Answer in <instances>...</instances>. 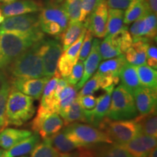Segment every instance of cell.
<instances>
[{"label":"cell","instance_id":"6da1fadb","mask_svg":"<svg viewBox=\"0 0 157 157\" xmlns=\"http://www.w3.org/2000/svg\"><path fill=\"white\" fill-rule=\"evenodd\" d=\"M44 38L42 31L34 34L0 31V69L5 71L17 58Z\"/></svg>","mask_w":157,"mask_h":157},{"label":"cell","instance_id":"7a4b0ae2","mask_svg":"<svg viewBox=\"0 0 157 157\" xmlns=\"http://www.w3.org/2000/svg\"><path fill=\"white\" fill-rule=\"evenodd\" d=\"M40 41L25 51L7 68L5 72L10 75V78H42L44 76L42 60L39 52Z\"/></svg>","mask_w":157,"mask_h":157},{"label":"cell","instance_id":"3957f363","mask_svg":"<svg viewBox=\"0 0 157 157\" xmlns=\"http://www.w3.org/2000/svg\"><path fill=\"white\" fill-rule=\"evenodd\" d=\"M34 113V99L11 87L6 104V117L8 124L21 126L30 120Z\"/></svg>","mask_w":157,"mask_h":157},{"label":"cell","instance_id":"277c9868","mask_svg":"<svg viewBox=\"0 0 157 157\" xmlns=\"http://www.w3.org/2000/svg\"><path fill=\"white\" fill-rule=\"evenodd\" d=\"M65 134L79 147L97 146L101 143H112L109 135L97 127L86 124L74 122L65 126Z\"/></svg>","mask_w":157,"mask_h":157},{"label":"cell","instance_id":"5b68a950","mask_svg":"<svg viewBox=\"0 0 157 157\" xmlns=\"http://www.w3.org/2000/svg\"><path fill=\"white\" fill-rule=\"evenodd\" d=\"M137 116L134 98L122 85L113 89L106 117L111 120H128Z\"/></svg>","mask_w":157,"mask_h":157},{"label":"cell","instance_id":"8992f818","mask_svg":"<svg viewBox=\"0 0 157 157\" xmlns=\"http://www.w3.org/2000/svg\"><path fill=\"white\" fill-rule=\"evenodd\" d=\"M101 130L109 135L113 143L124 144L140 134L139 124L134 119L111 120L105 117L98 125Z\"/></svg>","mask_w":157,"mask_h":157},{"label":"cell","instance_id":"52a82bcc","mask_svg":"<svg viewBox=\"0 0 157 157\" xmlns=\"http://www.w3.org/2000/svg\"><path fill=\"white\" fill-rule=\"evenodd\" d=\"M39 52L42 60L44 76L50 78L57 71L59 58L63 53L61 43L56 39L44 38L40 41Z\"/></svg>","mask_w":157,"mask_h":157},{"label":"cell","instance_id":"ba28073f","mask_svg":"<svg viewBox=\"0 0 157 157\" xmlns=\"http://www.w3.org/2000/svg\"><path fill=\"white\" fill-rule=\"evenodd\" d=\"M0 31L34 34L42 31L38 14H24L8 17L0 24Z\"/></svg>","mask_w":157,"mask_h":157},{"label":"cell","instance_id":"9c48e42d","mask_svg":"<svg viewBox=\"0 0 157 157\" xmlns=\"http://www.w3.org/2000/svg\"><path fill=\"white\" fill-rule=\"evenodd\" d=\"M156 14L148 10L133 22L129 28V33L133 41L140 38H146L153 41L156 37Z\"/></svg>","mask_w":157,"mask_h":157},{"label":"cell","instance_id":"30bf717a","mask_svg":"<svg viewBox=\"0 0 157 157\" xmlns=\"http://www.w3.org/2000/svg\"><path fill=\"white\" fill-rule=\"evenodd\" d=\"M108 5L105 0H101L87 19L84 25L97 38H103L106 35Z\"/></svg>","mask_w":157,"mask_h":157},{"label":"cell","instance_id":"8fae6325","mask_svg":"<svg viewBox=\"0 0 157 157\" xmlns=\"http://www.w3.org/2000/svg\"><path fill=\"white\" fill-rule=\"evenodd\" d=\"M50 78H10V85L18 91L39 100L42 95L45 84Z\"/></svg>","mask_w":157,"mask_h":157},{"label":"cell","instance_id":"7c38bea8","mask_svg":"<svg viewBox=\"0 0 157 157\" xmlns=\"http://www.w3.org/2000/svg\"><path fill=\"white\" fill-rule=\"evenodd\" d=\"M114 89V86L108 87L105 93L97 98V103L94 109L84 110L86 121L92 126L98 127V125L105 117H106L111 104V93Z\"/></svg>","mask_w":157,"mask_h":157},{"label":"cell","instance_id":"4fadbf2b","mask_svg":"<svg viewBox=\"0 0 157 157\" xmlns=\"http://www.w3.org/2000/svg\"><path fill=\"white\" fill-rule=\"evenodd\" d=\"M156 137L139 134L129 142L121 145L133 157H148L151 151L156 147Z\"/></svg>","mask_w":157,"mask_h":157},{"label":"cell","instance_id":"5bb4252c","mask_svg":"<svg viewBox=\"0 0 157 157\" xmlns=\"http://www.w3.org/2000/svg\"><path fill=\"white\" fill-rule=\"evenodd\" d=\"M43 5L36 0H14L0 6L5 17L34 13L41 11Z\"/></svg>","mask_w":157,"mask_h":157},{"label":"cell","instance_id":"9a60e30c","mask_svg":"<svg viewBox=\"0 0 157 157\" xmlns=\"http://www.w3.org/2000/svg\"><path fill=\"white\" fill-rule=\"evenodd\" d=\"M132 96L137 111L140 115L147 114L156 109V90L141 86Z\"/></svg>","mask_w":157,"mask_h":157},{"label":"cell","instance_id":"2e32d148","mask_svg":"<svg viewBox=\"0 0 157 157\" xmlns=\"http://www.w3.org/2000/svg\"><path fill=\"white\" fill-rule=\"evenodd\" d=\"M39 23L52 22L61 26L63 31L69 22L67 14L61 4H55L50 2L46 6H43L39 14Z\"/></svg>","mask_w":157,"mask_h":157},{"label":"cell","instance_id":"e0dca14e","mask_svg":"<svg viewBox=\"0 0 157 157\" xmlns=\"http://www.w3.org/2000/svg\"><path fill=\"white\" fill-rule=\"evenodd\" d=\"M100 40L98 39H94L92 44V48L87 58L84 60V72L83 76L78 83L76 84V90H80L84 83L87 81L92 76L95 74L96 70L99 66L101 61V57L100 54Z\"/></svg>","mask_w":157,"mask_h":157},{"label":"cell","instance_id":"ac0fdd59","mask_svg":"<svg viewBox=\"0 0 157 157\" xmlns=\"http://www.w3.org/2000/svg\"><path fill=\"white\" fill-rule=\"evenodd\" d=\"M151 42L146 38L133 41L132 46L125 52L127 62L135 66L146 64V52Z\"/></svg>","mask_w":157,"mask_h":157},{"label":"cell","instance_id":"d6986e66","mask_svg":"<svg viewBox=\"0 0 157 157\" xmlns=\"http://www.w3.org/2000/svg\"><path fill=\"white\" fill-rule=\"evenodd\" d=\"M40 140V135L37 132L19 142L7 150L4 151L2 157H18L29 154Z\"/></svg>","mask_w":157,"mask_h":157},{"label":"cell","instance_id":"ffe728a7","mask_svg":"<svg viewBox=\"0 0 157 157\" xmlns=\"http://www.w3.org/2000/svg\"><path fill=\"white\" fill-rule=\"evenodd\" d=\"M32 135L31 131L15 128H5L0 132V147L7 150Z\"/></svg>","mask_w":157,"mask_h":157},{"label":"cell","instance_id":"44dd1931","mask_svg":"<svg viewBox=\"0 0 157 157\" xmlns=\"http://www.w3.org/2000/svg\"><path fill=\"white\" fill-rule=\"evenodd\" d=\"M119 79L121 82V85L129 92L131 95L141 87L137 76L136 67L135 66L126 63L119 73Z\"/></svg>","mask_w":157,"mask_h":157},{"label":"cell","instance_id":"7402d4cb","mask_svg":"<svg viewBox=\"0 0 157 157\" xmlns=\"http://www.w3.org/2000/svg\"><path fill=\"white\" fill-rule=\"evenodd\" d=\"M43 141L50 144L56 151L61 154L73 151L76 149L81 148L73 141L71 140L63 130L59 131L56 134L44 139Z\"/></svg>","mask_w":157,"mask_h":157},{"label":"cell","instance_id":"603a6c76","mask_svg":"<svg viewBox=\"0 0 157 157\" xmlns=\"http://www.w3.org/2000/svg\"><path fill=\"white\" fill-rule=\"evenodd\" d=\"M63 126V120L60 116L58 113H53L49 115L43 120L38 132L44 140L56 134L57 132L60 131Z\"/></svg>","mask_w":157,"mask_h":157},{"label":"cell","instance_id":"cb8c5ba5","mask_svg":"<svg viewBox=\"0 0 157 157\" xmlns=\"http://www.w3.org/2000/svg\"><path fill=\"white\" fill-rule=\"evenodd\" d=\"M86 28L84 23L82 21L68 22V24L63 32L60 34V40L63 51H65L78 38L84 29Z\"/></svg>","mask_w":157,"mask_h":157},{"label":"cell","instance_id":"d4e9b609","mask_svg":"<svg viewBox=\"0 0 157 157\" xmlns=\"http://www.w3.org/2000/svg\"><path fill=\"white\" fill-rule=\"evenodd\" d=\"M134 120L139 124L140 133L154 137H157V117L156 109L144 115L137 116Z\"/></svg>","mask_w":157,"mask_h":157},{"label":"cell","instance_id":"484cf974","mask_svg":"<svg viewBox=\"0 0 157 157\" xmlns=\"http://www.w3.org/2000/svg\"><path fill=\"white\" fill-rule=\"evenodd\" d=\"M126 63V59L122 54L116 58L108 59L99 65L97 73L101 76H119L120 71Z\"/></svg>","mask_w":157,"mask_h":157},{"label":"cell","instance_id":"4316f807","mask_svg":"<svg viewBox=\"0 0 157 157\" xmlns=\"http://www.w3.org/2000/svg\"><path fill=\"white\" fill-rule=\"evenodd\" d=\"M150 10L146 0H132L124 15V23L129 25ZM151 11V10H150Z\"/></svg>","mask_w":157,"mask_h":157},{"label":"cell","instance_id":"83f0119b","mask_svg":"<svg viewBox=\"0 0 157 157\" xmlns=\"http://www.w3.org/2000/svg\"><path fill=\"white\" fill-rule=\"evenodd\" d=\"M124 11L123 10L112 8L108 10L105 36H112L118 31L127 27L124 23Z\"/></svg>","mask_w":157,"mask_h":157},{"label":"cell","instance_id":"f1b7e54d","mask_svg":"<svg viewBox=\"0 0 157 157\" xmlns=\"http://www.w3.org/2000/svg\"><path fill=\"white\" fill-rule=\"evenodd\" d=\"M95 157H133L124 148L117 143H105L94 151Z\"/></svg>","mask_w":157,"mask_h":157},{"label":"cell","instance_id":"f546056e","mask_svg":"<svg viewBox=\"0 0 157 157\" xmlns=\"http://www.w3.org/2000/svg\"><path fill=\"white\" fill-rule=\"evenodd\" d=\"M136 67L137 76L141 86L156 90L157 88V72L148 65L143 64Z\"/></svg>","mask_w":157,"mask_h":157},{"label":"cell","instance_id":"4dcf8cb0","mask_svg":"<svg viewBox=\"0 0 157 157\" xmlns=\"http://www.w3.org/2000/svg\"><path fill=\"white\" fill-rule=\"evenodd\" d=\"M64 122V126L74 122L82 121L87 122L85 116H84V109H82L77 98L73 101V103L70 105L68 109L66 110L65 113L60 115Z\"/></svg>","mask_w":157,"mask_h":157},{"label":"cell","instance_id":"1f68e13d","mask_svg":"<svg viewBox=\"0 0 157 157\" xmlns=\"http://www.w3.org/2000/svg\"><path fill=\"white\" fill-rule=\"evenodd\" d=\"M59 99V110L58 113L62 115L66 111L70 105L77 97V90L74 85L68 84L58 95Z\"/></svg>","mask_w":157,"mask_h":157},{"label":"cell","instance_id":"d6a6232c","mask_svg":"<svg viewBox=\"0 0 157 157\" xmlns=\"http://www.w3.org/2000/svg\"><path fill=\"white\" fill-rule=\"evenodd\" d=\"M111 36V42L116 48L120 50L121 53H124L132 46L133 40L127 27H125Z\"/></svg>","mask_w":157,"mask_h":157},{"label":"cell","instance_id":"836d02e7","mask_svg":"<svg viewBox=\"0 0 157 157\" xmlns=\"http://www.w3.org/2000/svg\"><path fill=\"white\" fill-rule=\"evenodd\" d=\"M105 38L101 43H100V54H101V59L103 60H108L116 58L120 56L122 53L119 49L116 48L113 43L111 42V36H105Z\"/></svg>","mask_w":157,"mask_h":157},{"label":"cell","instance_id":"e575fe53","mask_svg":"<svg viewBox=\"0 0 157 157\" xmlns=\"http://www.w3.org/2000/svg\"><path fill=\"white\" fill-rule=\"evenodd\" d=\"M60 4L67 14L69 22L79 21L82 9L81 0H73L71 2L63 1Z\"/></svg>","mask_w":157,"mask_h":157},{"label":"cell","instance_id":"d590c367","mask_svg":"<svg viewBox=\"0 0 157 157\" xmlns=\"http://www.w3.org/2000/svg\"><path fill=\"white\" fill-rule=\"evenodd\" d=\"M31 157H60V153L44 141L38 143L31 151Z\"/></svg>","mask_w":157,"mask_h":157},{"label":"cell","instance_id":"8d00e7d4","mask_svg":"<svg viewBox=\"0 0 157 157\" xmlns=\"http://www.w3.org/2000/svg\"><path fill=\"white\" fill-rule=\"evenodd\" d=\"M10 88V84L0 91V132L8 125L6 117V104Z\"/></svg>","mask_w":157,"mask_h":157},{"label":"cell","instance_id":"74e56055","mask_svg":"<svg viewBox=\"0 0 157 157\" xmlns=\"http://www.w3.org/2000/svg\"><path fill=\"white\" fill-rule=\"evenodd\" d=\"M101 88L100 87V75L98 73L94 74L81 88V90L77 94L78 96L93 95L95 92Z\"/></svg>","mask_w":157,"mask_h":157},{"label":"cell","instance_id":"f35d334b","mask_svg":"<svg viewBox=\"0 0 157 157\" xmlns=\"http://www.w3.org/2000/svg\"><path fill=\"white\" fill-rule=\"evenodd\" d=\"M86 31H87V28H84V30L82 31L81 35L78 36V38L73 44H71L63 52L65 56L75 62H77L78 60V56H79V52L80 50H81L82 44V42H83Z\"/></svg>","mask_w":157,"mask_h":157},{"label":"cell","instance_id":"ab89813d","mask_svg":"<svg viewBox=\"0 0 157 157\" xmlns=\"http://www.w3.org/2000/svg\"><path fill=\"white\" fill-rule=\"evenodd\" d=\"M75 61L71 60L68 57H66L63 53H62L61 56L59 58L58 63V68H57V71L60 76V77L66 78L70 75L71 72L74 65L76 64Z\"/></svg>","mask_w":157,"mask_h":157},{"label":"cell","instance_id":"60d3db41","mask_svg":"<svg viewBox=\"0 0 157 157\" xmlns=\"http://www.w3.org/2000/svg\"><path fill=\"white\" fill-rule=\"evenodd\" d=\"M93 35L89 29H87L85 35H84L83 42H82L81 50L79 52V56H78V60L81 61H84L87 57L89 55L90 50L92 48V44H93Z\"/></svg>","mask_w":157,"mask_h":157},{"label":"cell","instance_id":"b9f144b4","mask_svg":"<svg viewBox=\"0 0 157 157\" xmlns=\"http://www.w3.org/2000/svg\"><path fill=\"white\" fill-rule=\"evenodd\" d=\"M84 72V64L83 61L81 60H78L74 65L72 69L70 75L66 78L67 82L71 85L75 86L78 83V82L81 80V78L83 76Z\"/></svg>","mask_w":157,"mask_h":157},{"label":"cell","instance_id":"7bdbcfd3","mask_svg":"<svg viewBox=\"0 0 157 157\" xmlns=\"http://www.w3.org/2000/svg\"><path fill=\"white\" fill-rule=\"evenodd\" d=\"M82 1V9L81 15H80L79 21L84 22L88 16L91 14L96 6L100 3L101 0H81Z\"/></svg>","mask_w":157,"mask_h":157},{"label":"cell","instance_id":"ee69618b","mask_svg":"<svg viewBox=\"0 0 157 157\" xmlns=\"http://www.w3.org/2000/svg\"><path fill=\"white\" fill-rule=\"evenodd\" d=\"M39 25H40V29L42 32L50 34L51 36L58 37L63 32L61 26L56 23H39Z\"/></svg>","mask_w":157,"mask_h":157},{"label":"cell","instance_id":"f6af8a7d","mask_svg":"<svg viewBox=\"0 0 157 157\" xmlns=\"http://www.w3.org/2000/svg\"><path fill=\"white\" fill-rule=\"evenodd\" d=\"M60 157H95L94 151L91 150L90 148L87 147H81L73 152L65 153L60 155Z\"/></svg>","mask_w":157,"mask_h":157},{"label":"cell","instance_id":"bcb514c9","mask_svg":"<svg viewBox=\"0 0 157 157\" xmlns=\"http://www.w3.org/2000/svg\"><path fill=\"white\" fill-rule=\"evenodd\" d=\"M78 103L84 110H91L94 109L97 103V98L93 95H87L76 97Z\"/></svg>","mask_w":157,"mask_h":157},{"label":"cell","instance_id":"7dc6e473","mask_svg":"<svg viewBox=\"0 0 157 157\" xmlns=\"http://www.w3.org/2000/svg\"><path fill=\"white\" fill-rule=\"evenodd\" d=\"M146 61L148 66L154 69L157 68V48L156 45L149 44L146 52Z\"/></svg>","mask_w":157,"mask_h":157},{"label":"cell","instance_id":"c3c4849f","mask_svg":"<svg viewBox=\"0 0 157 157\" xmlns=\"http://www.w3.org/2000/svg\"><path fill=\"white\" fill-rule=\"evenodd\" d=\"M119 82V76H101L100 75V87L103 90L111 86H115Z\"/></svg>","mask_w":157,"mask_h":157},{"label":"cell","instance_id":"681fc988","mask_svg":"<svg viewBox=\"0 0 157 157\" xmlns=\"http://www.w3.org/2000/svg\"><path fill=\"white\" fill-rule=\"evenodd\" d=\"M106 1L108 7L112 9L125 10L127 8L130 0H105Z\"/></svg>","mask_w":157,"mask_h":157},{"label":"cell","instance_id":"f907efd6","mask_svg":"<svg viewBox=\"0 0 157 157\" xmlns=\"http://www.w3.org/2000/svg\"><path fill=\"white\" fill-rule=\"evenodd\" d=\"M10 84L9 81V77L7 72L0 69V91L2 90L6 86Z\"/></svg>","mask_w":157,"mask_h":157},{"label":"cell","instance_id":"816d5d0a","mask_svg":"<svg viewBox=\"0 0 157 157\" xmlns=\"http://www.w3.org/2000/svg\"><path fill=\"white\" fill-rule=\"evenodd\" d=\"M147 5L149 10L152 12V13L156 14L157 11V0H146Z\"/></svg>","mask_w":157,"mask_h":157},{"label":"cell","instance_id":"f5cc1de1","mask_svg":"<svg viewBox=\"0 0 157 157\" xmlns=\"http://www.w3.org/2000/svg\"><path fill=\"white\" fill-rule=\"evenodd\" d=\"M148 157H157V149L156 147L154 148L153 150L151 151L150 154H149Z\"/></svg>","mask_w":157,"mask_h":157},{"label":"cell","instance_id":"db71d44e","mask_svg":"<svg viewBox=\"0 0 157 157\" xmlns=\"http://www.w3.org/2000/svg\"><path fill=\"white\" fill-rule=\"evenodd\" d=\"M5 16H4L3 14H2V12L1 9H0V24H1L3 22L4 20H5Z\"/></svg>","mask_w":157,"mask_h":157},{"label":"cell","instance_id":"11a10c76","mask_svg":"<svg viewBox=\"0 0 157 157\" xmlns=\"http://www.w3.org/2000/svg\"><path fill=\"white\" fill-rule=\"evenodd\" d=\"M63 0H51V2L55 3V4H60Z\"/></svg>","mask_w":157,"mask_h":157},{"label":"cell","instance_id":"9f6ffc18","mask_svg":"<svg viewBox=\"0 0 157 157\" xmlns=\"http://www.w3.org/2000/svg\"><path fill=\"white\" fill-rule=\"evenodd\" d=\"M14 0H0V2H3L4 4H7V3H10L11 2H13Z\"/></svg>","mask_w":157,"mask_h":157},{"label":"cell","instance_id":"6f0895ef","mask_svg":"<svg viewBox=\"0 0 157 157\" xmlns=\"http://www.w3.org/2000/svg\"><path fill=\"white\" fill-rule=\"evenodd\" d=\"M3 153H4V151L2 148H0V157H2Z\"/></svg>","mask_w":157,"mask_h":157},{"label":"cell","instance_id":"680465c9","mask_svg":"<svg viewBox=\"0 0 157 157\" xmlns=\"http://www.w3.org/2000/svg\"><path fill=\"white\" fill-rule=\"evenodd\" d=\"M63 1H66V2H71V1H73V0H63Z\"/></svg>","mask_w":157,"mask_h":157},{"label":"cell","instance_id":"91938a15","mask_svg":"<svg viewBox=\"0 0 157 157\" xmlns=\"http://www.w3.org/2000/svg\"><path fill=\"white\" fill-rule=\"evenodd\" d=\"M18 157H28V156H18Z\"/></svg>","mask_w":157,"mask_h":157},{"label":"cell","instance_id":"94428289","mask_svg":"<svg viewBox=\"0 0 157 157\" xmlns=\"http://www.w3.org/2000/svg\"><path fill=\"white\" fill-rule=\"evenodd\" d=\"M130 1H132V0H130Z\"/></svg>","mask_w":157,"mask_h":157}]
</instances>
